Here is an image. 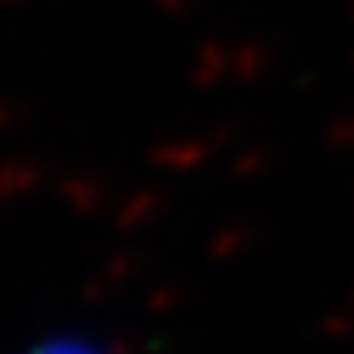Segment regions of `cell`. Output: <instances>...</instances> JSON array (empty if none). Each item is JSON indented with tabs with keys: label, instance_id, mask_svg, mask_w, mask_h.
Listing matches in <instances>:
<instances>
[{
	"label": "cell",
	"instance_id": "6da1fadb",
	"mask_svg": "<svg viewBox=\"0 0 354 354\" xmlns=\"http://www.w3.org/2000/svg\"><path fill=\"white\" fill-rule=\"evenodd\" d=\"M38 354H87V351H83V347H57V343H53V347H46Z\"/></svg>",
	"mask_w": 354,
	"mask_h": 354
}]
</instances>
